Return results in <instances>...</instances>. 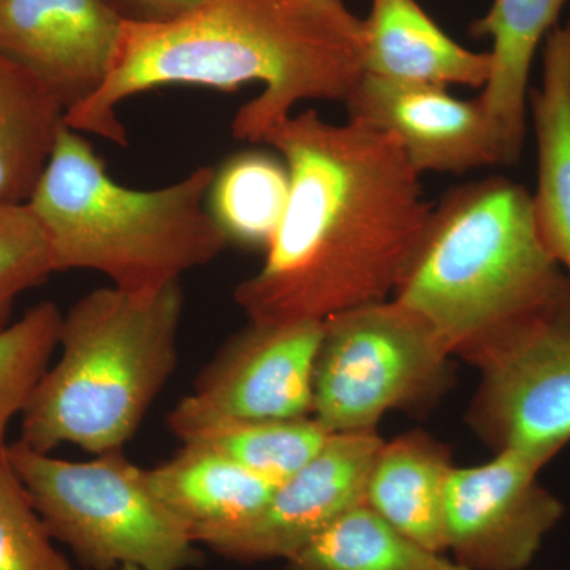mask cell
<instances>
[{"instance_id": "cell-1", "label": "cell", "mask_w": 570, "mask_h": 570, "mask_svg": "<svg viewBox=\"0 0 570 570\" xmlns=\"http://www.w3.org/2000/svg\"><path fill=\"white\" fill-rule=\"evenodd\" d=\"M291 175L261 269L235 288L253 322L325 321L395 294L433 206L387 134L309 110L262 137Z\"/></svg>"}, {"instance_id": "cell-2", "label": "cell", "mask_w": 570, "mask_h": 570, "mask_svg": "<svg viewBox=\"0 0 570 570\" xmlns=\"http://www.w3.org/2000/svg\"><path fill=\"white\" fill-rule=\"evenodd\" d=\"M365 28L341 0H202L167 22L124 21L107 81L67 111L70 129L127 145L124 100L164 86L264 91L236 112L238 140L261 142L305 100L347 104L365 77Z\"/></svg>"}, {"instance_id": "cell-3", "label": "cell", "mask_w": 570, "mask_h": 570, "mask_svg": "<svg viewBox=\"0 0 570 570\" xmlns=\"http://www.w3.org/2000/svg\"><path fill=\"white\" fill-rule=\"evenodd\" d=\"M213 176V167H198L160 189H130L66 126L26 205L47 236L55 273L89 269L127 294L154 295L228 246L205 205Z\"/></svg>"}, {"instance_id": "cell-4", "label": "cell", "mask_w": 570, "mask_h": 570, "mask_svg": "<svg viewBox=\"0 0 570 570\" xmlns=\"http://www.w3.org/2000/svg\"><path fill=\"white\" fill-rule=\"evenodd\" d=\"M179 283L154 295L100 287L62 317L61 356L21 414V438L37 452L70 444L91 455L118 452L178 365Z\"/></svg>"}, {"instance_id": "cell-5", "label": "cell", "mask_w": 570, "mask_h": 570, "mask_svg": "<svg viewBox=\"0 0 570 570\" xmlns=\"http://www.w3.org/2000/svg\"><path fill=\"white\" fill-rule=\"evenodd\" d=\"M564 275L531 194L494 176L450 190L433 208L393 298L463 355L543 305Z\"/></svg>"}, {"instance_id": "cell-6", "label": "cell", "mask_w": 570, "mask_h": 570, "mask_svg": "<svg viewBox=\"0 0 570 570\" xmlns=\"http://www.w3.org/2000/svg\"><path fill=\"white\" fill-rule=\"evenodd\" d=\"M33 508L56 542L86 570H186L204 551L149 487L148 469L122 450L89 461L55 459L24 442L7 445Z\"/></svg>"}, {"instance_id": "cell-7", "label": "cell", "mask_w": 570, "mask_h": 570, "mask_svg": "<svg viewBox=\"0 0 570 570\" xmlns=\"http://www.w3.org/2000/svg\"><path fill=\"white\" fill-rule=\"evenodd\" d=\"M450 356L425 318L395 298L333 314L314 365L313 417L330 433L376 431L390 411L444 393Z\"/></svg>"}, {"instance_id": "cell-8", "label": "cell", "mask_w": 570, "mask_h": 570, "mask_svg": "<svg viewBox=\"0 0 570 570\" xmlns=\"http://www.w3.org/2000/svg\"><path fill=\"white\" fill-rule=\"evenodd\" d=\"M480 371L469 423L494 452L549 463L570 442V275L527 316L463 355Z\"/></svg>"}, {"instance_id": "cell-9", "label": "cell", "mask_w": 570, "mask_h": 570, "mask_svg": "<svg viewBox=\"0 0 570 570\" xmlns=\"http://www.w3.org/2000/svg\"><path fill=\"white\" fill-rule=\"evenodd\" d=\"M324 321L253 322L232 336L179 401L168 426L179 441L214 423L313 415Z\"/></svg>"}, {"instance_id": "cell-10", "label": "cell", "mask_w": 570, "mask_h": 570, "mask_svg": "<svg viewBox=\"0 0 570 570\" xmlns=\"http://www.w3.org/2000/svg\"><path fill=\"white\" fill-rule=\"evenodd\" d=\"M546 461L520 450L453 468L445 489V543L468 570H523L560 523L564 505L539 482Z\"/></svg>"}, {"instance_id": "cell-11", "label": "cell", "mask_w": 570, "mask_h": 570, "mask_svg": "<svg viewBox=\"0 0 570 570\" xmlns=\"http://www.w3.org/2000/svg\"><path fill=\"white\" fill-rule=\"evenodd\" d=\"M384 439L377 431L333 433L324 449L276 485L264 508L236 527L198 535L225 560H291L333 521L365 502L367 474Z\"/></svg>"}, {"instance_id": "cell-12", "label": "cell", "mask_w": 570, "mask_h": 570, "mask_svg": "<svg viewBox=\"0 0 570 570\" xmlns=\"http://www.w3.org/2000/svg\"><path fill=\"white\" fill-rule=\"evenodd\" d=\"M346 105L348 121L392 137L420 176L509 165L501 137L479 97L461 100L444 86L365 75Z\"/></svg>"}, {"instance_id": "cell-13", "label": "cell", "mask_w": 570, "mask_h": 570, "mask_svg": "<svg viewBox=\"0 0 570 570\" xmlns=\"http://www.w3.org/2000/svg\"><path fill=\"white\" fill-rule=\"evenodd\" d=\"M124 21L110 0H0V55L70 111L107 81Z\"/></svg>"}, {"instance_id": "cell-14", "label": "cell", "mask_w": 570, "mask_h": 570, "mask_svg": "<svg viewBox=\"0 0 570 570\" xmlns=\"http://www.w3.org/2000/svg\"><path fill=\"white\" fill-rule=\"evenodd\" d=\"M365 28V75L401 82L485 88L491 55L468 50L431 20L417 0H373Z\"/></svg>"}, {"instance_id": "cell-15", "label": "cell", "mask_w": 570, "mask_h": 570, "mask_svg": "<svg viewBox=\"0 0 570 570\" xmlns=\"http://www.w3.org/2000/svg\"><path fill=\"white\" fill-rule=\"evenodd\" d=\"M569 0H493L472 22L474 37L491 39V73L479 99L497 127L509 165H515L527 135L530 73L540 43L560 22Z\"/></svg>"}, {"instance_id": "cell-16", "label": "cell", "mask_w": 570, "mask_h": 570, "mask_svg": "<svg viewBox=\"0 0 570 570\" xmlns=\"http://www.w3.org/2000/svg\"><path fill=\"white\" fill-rule=\"evenodd\" d=\"M453 468L445 445L420 431L384 441L367 474L365 504L423 549L444 554L445 489Z\"/></svg>"}, {"instance_id": "cell-17", "label": "cell", "mask_w": 570, "mask_h": 570, "mask_svg": "<svg viewBox=\"0 0 570 570\" xmlns=\"http://www.w3.org/2000/svg\"><path fill=\"white\" fill-rule=\"evenodd\" d=\"M531 108L539 154L535 223L551 257L570 275V17L547 36Z\"/></svg>"}, {"instance_id": "cell-18", "label": "cell", "mask_w": 570, "mask_h": 570, "mask_svg": "<svg viewBox=\"0 0 570 570\" xmlns=\"http://www.w3.org/2000/svg\"><path fill=\"white\" fill-rule=\"evenodd\" d=\"M148 482L195 542L205 532L253 519L276 489L234 461L194 444H183L170 460L148 469Z\"/></svg>"}, {"instance_id": "cell-19", "label": "cell", "mask_w": 570, "mask_h": 570, "mask_svg": "<svg viewBox=\"0 0 570 570\" xmlns=\"http://www.w3.org/2000/svg\"><path fill=\"white\" fill-rule=\"evenodd\" d=\"M66 116L43 82L0 55V204H28Z\"/></svg>"}, {"instance_id": "cell-20", "label": "cell", "mask_w": 570, "mask_h": 570, "mask_svg": "<svg viewBox=\"0 0 570 570\" xmlns=\"http://www.w3.org/2000/svg\"><path fill=\"white\" fill-rule=\"evenodd\" d=\"M288 194L291 175L283 157L249 149L214 168L206 208L228 245L266 250L283 223Z\"/></svg>"}, {"instance_id": "cell-21", "label": "cell", "mask_w": 570, "mask_h": 570, "mask_svg": "<svg viewBox=\"0 0 570 570\" xmlns=\"http://www.w3.org/2000/svg\"><path fill=\"white\" fill-rule=\"evenodd\" d=\"M285 570L468 569L423 549L362 502L285 561Z\"/></svg>"}, {"instance_id": "cell-22", "label": "cell", "mask_w": 570, "mask_h": 570, "mask_svg": "<svg viewBox=\"0 0 570 570\" xmlns=\"http://www.w3.org/2000/svg\"><path fill=\"white\" fill-rule=\"evenodd\" d=\"M330 433L313 415L284 420H239L195 431L181 444L219 453L257 478L279 485L324 449Z\"/></svg>"}, {"instance_id": "cell-23", "label": "cell", "mask_w": 570, "mask_h": 570, "mask_svg": "<svg viewBox=\"0 0 570 570\" xmlns=\"http://www.w3.org/2000/svg\"><path fill=\"white\" fill-rule=\"evenodd\" d=\"M62 314L52 302L26 311L0 328V450L9 445L10 423L21 415L59 346Z\"/></svg>"}, {"instance_id": "cell-24", "label": "cell", "mask_w": 570, "mask_h": 570, "mask_svg": "<svg viewBox=\"0 0 570 570\" xmlns=\"http://www.w3.org/2000/svg\"><path fill=\"white\" fill-rule=\"evenodd\" d=\"M0 570H75L33 508L7 448L0 450Z\"/></svg>"}, {"instance_id": "cell-25", "label": "cell", "mask_w": 570, "mask_h": 570, "mask_svg": "<svg viewBox=\"0 0 570 570\" xmlns=\"http://www.w3.org/2000/svg\"><path fill=\"white\" fill-rule=\"evenodd\" d=\"M52 273L50 245L29 206L0 204V328L14 299Z\"/></svg>"}, {"instance_id": "cell-26", "label": "cell", "mask_w": 570, "mask_h": 570, "mask_svg": "<svg viewBox=\"0 0 570 570\" xmlns=\"http://www.w3.org/2000/svg\"><path fill=\"white\" fill-rule=\"evenodd\" d=\"M126 20L167 22L197 7L202 0H110Z\"/></svg>"}, {"instance_id": "cell-27", "label": "cell", "mask_w": 570, "mask_h": 570, "mask_svg": "<svg viewBox=\"0 0 570 570\" xmlns=\"http://www.w3.org/2000/svg\"><path fill=\"white\" fill-rule=\"evenodd\" d=\"M121 570H141V569L134 568V566H127V568H122Z\"/></svg>"}]
</instances>
